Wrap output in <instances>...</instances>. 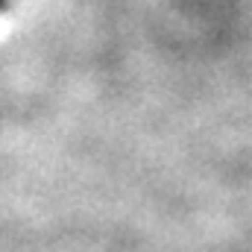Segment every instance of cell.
I'll use <instances>...</instances> for the list:
<instances>
[{
    "label": "cell",
    "instance_id": "1",
    "mask_svg": "<svg viewBox=\"0 0 252 252\" xmlns=\"http://www.w3.org/2000/svg\"><path fill=\"white\" fill-rule=\"evenodd\" d=\"M0 6H3V0H0Z\"/></svg>",
    "mask_w": 252,
    "mask_h": 252
}]
</instances>
